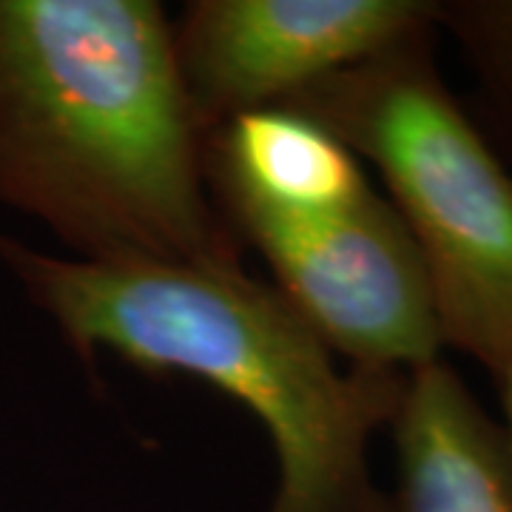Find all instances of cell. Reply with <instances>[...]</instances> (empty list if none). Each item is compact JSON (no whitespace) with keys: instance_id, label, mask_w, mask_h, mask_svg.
<instances>
[{"instance_id":"obj_1","label":"cell","mask_w":512,"mask_h":512,"mask_svg":"<svg viewBox=\"0 0 512 512\" xmlns=\"http://www.w3.org/2000/svg\"><path fill=\"white\" fill-rule=\"evenodd\" d=\"M154 0H0V202L94 265L242 268Z\"/></svg>"},{"instance_id":"obj_2","label":"cell","mask_w":512,"mask_h":512,"mask_svg":"<svg viewBox=\"0 0 512 512\" xmlns=\"http://www.w3.org/2000/svg\"><path fill=\"white\" fill-rule=\"evenodd\" d=\"M0 262L77 356L114 353L188 373L254 413L276 458L265 512H393L370 441L390 427L407 373L350 367L245 268L94 265L0 234Z\"/></svg>"},{"instance_id":"obj_3","label":"cell","mask_w":512,"mask_h":512,"mask_svg":"<svg viewBox=\"0 0 512 512\" xmlns=\"http://www.w3.org/2000/svg\"><path fill=\"white\" fill-rule=\"evenodd\" d=\"M439 26L339 69L276 106L373 165L419 248L444 348L512 379V171L450 92Z\"/></svg>"},{"instance_id":"obj_4","label":"cell","mask_w":512,"mask_h":512,"mask_svg":"<svg viewBox=\"0 0 512 512\" xmlns=\"http://www.w3.org/2000/svg\"><path fill=\"white\" fill-rule=\"evenodd\" d=\"M274 274V291L350 367L410 373L441 359L436 302L419 248L376 188L305 217L231 220Z\"/></svg>"},{"instance_id":"obj_5","label":"cell","mask_w":512,"mask_h":512,"mask_svg":"<svg viewBox=\"0 0 512 512\" xmlns=\"http://www.w3.org/2000/svg\"><path fill=\"white\" fill-rule=\"evenodd\" d=\"M433 23L436 0H194L174 23V49L208 134Z\"/></svg>"},{"instance_id":"obj_6","label":"cell","mask_w":512,"mask_h":512,"mask_svg":"<svg viewBox=\"0 0 512 512\" xmlns=\"http://www.w3.org/2000/svg\"><path fill=\"white\" fill-rule=\"evenodd\" d=\"M393 512H512V447L476 393L444 359L404 379L390 419Z\"/></svg>"},{"instance_id":"obj_7","label":"cell","mask_w":512,"mask_h":512,"mask_svg":"<svg viewBox=\"0 0 512 512\" xmlns=\"http://www.w3.org/2000/svg\"><path fill=\"white\" fill-rule=\"evenodd\" d=\"M205 180L225 222L336 211L373 188L348 146L285 106L242 111L208 131Z\"/></svg>"},{"instance_id":"obj_8","label":"cell","mask_w":512,"mask_h":512,"mask_svg":"<svg viewBox=\"0 0 512 512\" xmlns=\"http://www.w3.org/2000/svg\"><path fill=\"white\" fill-rule=\"evenodd\" d=\"M436 26L473 74L464 106L512 171V0H436Z\"/></svg>"},{"instance_id":"obj_9","label":"cell","mask_w":512,"mask_h":512,"mask_svg":"<svg viewBox=\"0 0 512 512\" xmlns=\"http://www.w3.org/2000/svg\"><path fill=\"white\" fill-rule=\"evenodd\" d=\"M495 387H498V402L504 410V430H507V439H510L512 447V379L495 382Z\"/></svg>"}]
</instances>
